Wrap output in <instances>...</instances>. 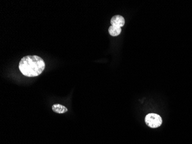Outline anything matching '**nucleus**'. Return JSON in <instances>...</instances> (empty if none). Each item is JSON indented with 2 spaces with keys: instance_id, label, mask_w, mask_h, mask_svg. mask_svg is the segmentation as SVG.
<instances>
[{
  "instance_id": "nucleus-1",
  "label": "nucleus",
  "mask_w": 192,
  "mask_h": 144,
  "mask_svg": "<svg viewBox=\"0 0 192 144\" xmlns=\"http://www.w3.org/2000/svg\"><path fill=\"white\" fill-rule=\"evenodd\" d=\"M46 67L45 62L37 56H28L23 57L19 63L20 71L24 76L33 77L42 74Z\"/></svg>"
},
{
  "instance_id": "nucleus-2",
  "label": "nucleus",
  "mask_w": 192,
  "mask_h": 144,
  "mask_svg": "<svg viewBox=\"0 0 192 144\" xmlns=\"http://www.w3.org/2000/svg\"><path fill=\"white\" fill-rule=\"evenodd\" d=\"M145 122L151 128H157L161 126L162 119L158 114L150 113L145 117Z\"/></svg>"
},
{
  "instance_id": "nucleus-3",
  "label": "nucleus",
  "mask_w": 192,
  "mask_h": 144,
  "mask_svg": "<svg viewBox=\"0 0 192 144\" xmlns=\"http://www.w3.org/2000/svg\"><path fill=\"white\" fill-rule=\"evenodd\" d=\"M110 23L112 26L122 28L125 24V19L121 15H116L111 19Z\"/></svg>"
},
{
  "instance_id": "nucleus-4",
  "label": "nucleus",
  "mask_w": 192,
  "mask_h": 144,
  "mask_svg": "<svg viewBox=\"0 0 192 144\" xmlns=\"http://www.w3.org/2000/svg\"><path fill=\"white\" fill-rule=\"evenodd\" d=\"M52 109L54 113H65L68 111V109L65 106L62 105L60 104H55V105H53Z\"/></svg>"
},
{
  "instance_id": "nucleus-5",
  "label": "nucleus",
  "mask_w": 192,
  "mask_h": 144,
  "mask_svg": "<svg viewBox=\"0 0 192 144\" xmlns=\"http://www.w3.org/2000/svg\"><path fill=\"white\" fill-rule=\"evenodd\" d=\"M108 31H109V34L111 36H117L118 35H120V33L122 32V28L111 26L109 27Z\"/></svg>"
}]
</instances>
